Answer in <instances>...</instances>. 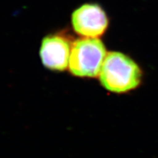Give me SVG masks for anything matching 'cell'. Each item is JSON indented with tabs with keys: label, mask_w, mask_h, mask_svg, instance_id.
I'll list each match as a JSON object with an SVG mask.
<instances>
[{
	"label": "cell",
	"mask_w": 158,
	"mask_h": 158,
	"mask_svg": "<svg viewBox=\"0 0 158 158\" xmlns=\"http://www.w3.org/2000/svg\"><path fill=\"white\" fill-rule=\"evenodd\" d=\"M100 84L109 92L127 93L141 84L143 72L129 56L117 51L108 53L99 74Z\"/></svg>",
	"instance_id": "obj_1"
},
{
	"label": "cell",
	"mask_w": 158,
	"mask_h": 158,
	"mask_svg": "<svg viewBox=\"0 0 158 158\" xmlns=\"http://www.w3.org/2000/svg\"><path fill=\"white\" fill-rule=\"evenodd\" d=\"M106 55V47L99 38L77 39L71 49L68 65L70 72L81 78L98 76Z\"/></svg>",
	"instance_id": "obj_2"
},
{
	"label": "cell",
	"mask_w": 158,
	"mask_h": 158,
	"mask_svg": "<svg viewBox=\"0 0 158 158\" xmlns=\"http://www.w3.org/2000/svg\"><path fill=\"white\" fill-rule=\"evenodd\" d=\"M73 42L72 37L64 31L45 37L40 51L43 64L51 70H66Z\"/></svg>",
	"instance_id": "obj_3"
},
{
	"label": "cell",
	"mask_w": 158,
	"mask_h": 158,
	"mask_svg": "<svg viewBox=\"0 0 158 158\" xmlns=\"http://www.w3.org/2000/svg\"><path fill=\"white\" fill-rule=\"evenodd\" d=\"M108 23L107 14L98 4H85L72 14L73 28L84 37L98 38L106 32Z\"/></svg>",
	"instance_id": "obj_4"
}]
</instances>
